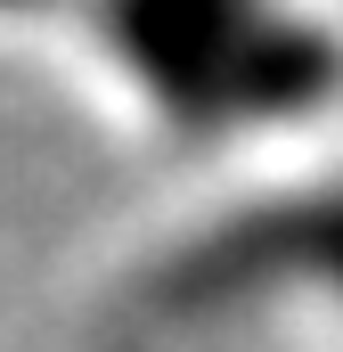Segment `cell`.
Wrapping results in <instances>:
<instances>
[{"label": "cell", "mask_w": 343, "mask_h": 352, "mask_svg": "<svg viewBox=\"0 0 343 352\" xmlns=\"http://www.w3.org/2000/svg\"><path fill=\"white\" fill-rule=\"evenodd\" d=\"M49 33L115 131L221 188L343 131V0H58Z\"/></svg>", "instance_id": "cell-1"}]
</instances>
